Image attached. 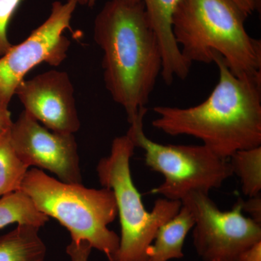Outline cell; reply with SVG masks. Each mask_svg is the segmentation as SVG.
<instances>
[{"label":"cell","mask_w":261,"mask_h":261,"mask_svg":"<svg viewBox=\"0 0 261 261\" xmlns=\"http://www.w3.org/2000/svg\"><path fill=\"white\" fill-rule=\"evenodd\" d=\"M68 1L73 2L77 5H81V6H87L89 7V8H92V7L95 5L97 0H68Z\"/></svg>","instance_id":"22"},{"label":"cell","mask_w":261,"mask_h":261,"mask_svg":"<svg viewBox=\"0 0 261 261\" xmlns=\"http://www.w3.org/2000/svg\"><path fill=\"white\" fill-rule=\"evenodd\" d=\"M39 228L18 225L0 237V261H45L47 248Z\"/></svg>","instance_id":"13"},{"label":"cell","mask_w":261,"mask_h":261,"mask_svg":"<svg viewBox=\"0 0 261 261\" xmlns=\"http://www.w3.org/2000/svg\"><path fill=\"white\" fill-rule=\"evenodd\" d=\"M228 161L233 174L240 178L243 193L248 197L260 195L261 146L238 151Z\"/></svg>","instance_id":"16"},{"label":"cell","mask_w":261,"mask_h":261,"mask_svg":"<svg viewBox=\"0 0 261 261\" xmlns=\"http://www.w3.org/2000/svg\"><path fill=\"white\" fill-rule=\"evenodd\" d=\"M247 17L260 11L261 0H231Z\"/></svg>","instance_id":"21"},{"label":"cell","mask_w":261,"mask_h":261,"mask_svg":"<svg viewBox=\"0 0 261 261\" xmlns=\"http://www.w3.org/2000/svg\"><path fill=\"white\" fill-rule=\"evenodd\" d=\"M243 211L250 216V219L261 224V197L260 195L248 197V200H242Z\"/></svg>","instance_id":"19"},{"label":"cell","mask_w":261,"mask_h":261,"mask_svg":"<svg viewBox=\"0 0 261 261\" xmlns=\"http://www.w3.org/2000/svg\"><path fill=\"white\" fill-rule=\"evenodd\" d=\"M29 168L13 148L10 130L0 135V197L20 190Z\"/></svg>","instance_id":"15"},{"label":"cell","mask_w":261,"mask_h":261,"mask_svg":"<svg viewBox=\"0 0 261 261\" xmlns=\"http://www.w3.org/2000/svg\"><path fill=\"white\" fill-rule=\"evenodd\" d=\"M247 18L231 0H180L173 15V34L192 64H210L219 53L233 75H259L261 41L247 33Z\"/></svg>","instance_id":"3"},{"label":"cell","mask_w":261,"mask_h":261,"mask_svg":"<svg viewBox=\"0 0 261 261\" xmlns=\"http://www.w3.org/2000/svg\"><path fill=\"white\" fill-rule=\"evenodd\" d=\"M136 147L128 136L116 137L111 153L97 166L102 187L111 189L116 199L121 224L119 247L112 261H147V250L159 228L180 210L181 202L159 198L152 211L146 210L134 184L130 161Z\"/></svg>","instance_id":"5"},{"label":"cell","mask_w":261,"mask_h":261,"mask_svg":"<svg viewBox=\"0 0 261 261\" xmlns=\"http://www.w3.org/2000/svg\"><path fill=\"white\" fill-rule=\"evenodd\" d=\"M195 219L193 244L204 261H238L261 242V224L244 216L242 199L231 211H221L209 194L194 192L181 200Z\"/></svg>","instance_id":"7"},{"label":"cell","mask_w":261,"mask_h":261,"mask_svg":"<svg viewBox=\"0 0 261 261\" xmlns=\"http://www.w3.org/2000/svg\"><path fill=\"white\" fill-rule=\"evenodd\" d=\"M214 63L219 82L204 102L187 108L157 106L152 124L168 135L195 137L228 160L238 151L261 146V74L233 75L219 53Z\"/></svg>","instance_id":"1"},{"label":"cell","mask_w":261,"mask_h":261,"mask_svg":"<svg viewBox=\"0 0 261 261\" xmlns=\"http://www.w3.org/2000/svg\"><path fill=\"white\" fill-rule=\"evenodd\" d=\"M23 0H0V57L13 47L8 37L9 24Z\"/></svg>","instance_id":"17"},{"label":"cell","mask_w":261,"mask_h":261,"mask_svg":"<svg viewBox=\"0 0 261 261\" xmlns=\"http://www.w3.org/2000/svg\"><path fill=\"white\" fill-rule=\"evenodd\" d=\"M147 112V108L141 110L126 135L135 147L143 149L146 165L164 178L151 193L181 202L191 192L209 194L232 176L228 160L216 155L205 145H163L151 140L144 132Z\"/></svg>","instance_id":"6"},{"label":"cell","mask_w":261,"mask_h":261,"mask_svg":"<svg viewBox=\"0 0 261 261\" xmlns=\"http://www.w3.org/2000/svg\"><path fill=\"white\" fill-rule=\"evenodd\" d=\"M10 102L0 99V135L8 132L11 128L13 122L9 111Z\"/></svg>","instance_id":"20"},{"label":"cell","mask_w":261,"mask_h":261,"mask_svg":"<svg viewBox=\"0 0 261 261\" xmlns=\"http://www.w3.org/2000/svg\"><path fill=\"white\" fill-rule=\"evenodd\" d=\"M142 3L152 29L159 38L163 56L161 76L167 85L175 78L186 80L192 63L181 54L173 34L172 19L180 0H128Z\"/></svg>","instance_id":"11"},{"label":"cell","mask_w":261,"mask_h":261,"mask_svg":"<svg viewBox=\"0 0 261 261\" xmlns=\"http://www.w3.org/2000/svg\"><path fill=\"white\" fill-rule=\"evenodd\" d=\"M77 6L71 1L54 2L45 21L0 57V99L10 102L19 84L37 65L59 66L66 59L71 42L63 33L73 32L70 21Z\"/></svg>","instance_id":"8"},{"label":"cell","mask_w":261,"mask_h":261,"mask_svg":"<svg viewBox=\"0 0 261 261\" xmlns=\"http://www.w3.org/2000/svg\"><path fill=\"white\" fill-rule=\"evenodd\" d=\"M92 247L87 241L70 242L66 247V252L71 261H89Z\"/></svg>","instance_id":"18"},{"label":"cell","mask_w":261,"mask_h":261,"mask_svg":"<svg viewBox=\"0 0 261 261\" xmlns=\"http://www.w3.org/2000/svg\"><path fill=\"white\" fill-rule=\"evenodd\" d=\"M94 39L103 51L105 85L130 124L146 108L162 71L161 44L145 5L107 2L94 20Z\"/></svg>","instance_id":"2"},{"label":"cell","mask_w":261,"mask_h":261,"mask_svg":"<svg viewBox=\"0 0 261 261\" xmlns=\"http://www.w3.org/2000/svg\"><path fill=\"white\" fill-rule=\"evenodd\" d=\"M49 219L22 190L10 192L0 198V228L12 224L31 225L40 228Z\"/></svg>","instance_id":"14"},{"label":"cell","mask_w":261,"mask_h":261,"mask_svg":"<svg viewBox=\"0 0 261 261\" xmlns=\"http://www.w3.org/2000/svg\"><path fill=\"white\" fill-rule=\"evenodd\" d=\"M20 190L36 207L69 231L72 241H87L112 261L120 237L108 228L118 216L111 189H89L53 178L39 168L27 171Z\"/></svg>","instance_id":"4"},{"label":"cell","mask_w":261,"mask_h":261,"mask_svg":"<svg viewBox=\"0 0 261 261\" xmlns=\"http://www.w3.org/2000/svg\"><path fill=\"white\" fill-rule=\"evenodd\" d=\"M10 140L17 155L29 168L46 169L60 181L82 185L74 135L48 129L23 111L12 125Z\"/></svg>","instance_id":"9"},{"label":"cell","mask_w":261,"mask_h":261,"mask_svg":"<svg viewBox=\"0 0 261 261\" xmlns=\"http://www.w3.org/2000/svg\"><path fill=\"white\" fill-rule=\"evenodd\" d=\"M15 95L24 111L48 129L68 135L80 130L74 88L66 72L51 70L24 80Z\"/></svg>","instance_id":"10"},{"label":"cell","mask_w":261,"mask_h":261,"mask_svg":"<svg viewBox=\"0 0 261 261\" xmlns=\"http://www.w3.org/2000/svg\"><path fill=\"white\" fill-rule=\"evenodd\" d=\"M195 225L191 211L181 203L177 214L163 224L147 250V261H169L182 258L184 244Z\"/></svg>","instance_id":"12"}]
</instances>
